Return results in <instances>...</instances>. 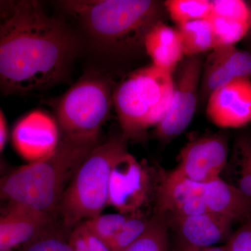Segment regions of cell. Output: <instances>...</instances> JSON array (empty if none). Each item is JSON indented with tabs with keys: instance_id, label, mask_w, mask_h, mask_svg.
<instances>
[{
	"instance_id": "1",
	"label": "cell",
	"mask_w": 251,
	"mask_h": 251,
	"mask_svg": "<svg viewBox=\"0 0 251 251\" xmlns=\"http://www.w3.org/2000/svg\"><path fill=\"white\" fill-rule=\"evenodd\" d=\"M78 50L76 36L39 1H10L0 21V92L21 95L56 85Z\"/></svg>"
},
{
	"instance_id": "2",
	"label": "cell",
	"mask_w": 251,
	"mask_h": 251,
	"mask_svg": "<svg viewBox=\"0 0 251 251\" xmlns=\"http://www.w3.org/2000/svg\"><path fill=\"white\" fill-rule=\"evenodd\" d=\"M59 4L99 49L111 53L143 46L163 11L162 4L153 0H68Z\"/></svg>"
},
{
	"instance_id": "3",
	"label": "cell",
	"mask_w": 251,
	"mask_h": 251,
	"mask_svg": "<svg viewBox=\"0 0 251 251\" xmlns=\"http://www.w3.org/2000/svg\"><path fill=\"white\" fill-rule=\"evenodd\" d=\"M97 145H79L61 138L50 156L11 170L0 177V203L52 217L77 168Z\"/></svg>"
},
{
	"instance_id": "4",
	"label": "cell",
	"mask_w": 251,
	"mask_h": 251,
	"mask_svg": "<svg viewBox=\"0 0 251 251\" xmlns=\"http://www.w3.org/2000/svg\"><path fill=\"white\" fill-rule=\"evenodd\" d=\"M173 75L151 64L135 71L113 91L112 105L126 139L143 138L166 115L174 90Z\"/></svg>"
},
{
	"instance_id": "5",
	"label": "cell",
	"mask_w": 251,
	"mask_h": 251,
	"mask_svg": "<svg viewBox=\"0 0 251 251\" xmlns=\"http://www.w3.org/2000/svg\"><path fill=\"white\" fill-rule=\"evenodd\" d=\"M123 135L99 143L77 168L63 195L58 212L63 226L73 229L103 213L108 206L109 183L115 162L127 150Z\"/></svg>"
},
{
	"instance_id": "6",
	"label": "cell",
	"mask_w": 251,
	"mask_h": 251,
	"mask_svg": "<svg viewBox=\"0 0 251 251\" xmlns=\"http://www.w3.org/2000/svg\"><path fill=\"white\" fill-rule=\"evenodd\" d=\"M110 81L92 72L66 92L57 103V122L61 138L82 145H98L102 126L112 105Z\"/></svg>"
},
{
	"instance_id": "7",
	"label": "cell",
	"mask_w": 251,
	"mask_h": 251,
	"mask_svg": "<svg viewBox=\"0 0 251 251\" xmlns=\"http://www.w3.org/2000/svg\"><path fill=\"white\" fill-rule=\"evenodd\" d=\"M186 58L174 78L170 108L155 126L156 136L163 141L181 134L192 121L197 108L204 60L201 55Z\"/></svg>"
},
{
	"instance_id": "8",
	"label": "cell",
	"mask_w": 251,
	"mask_h": 251,
	"mask_svg": "<svg viewBox=\"0 0 251 251\" xmlns=\"http://www.w3.org/2000/svg\"><path fill=\"white\" fill-rule=\"evenodd\" d=\"M152 189L151 175L128 151L115 162L109 183L108 206L117 212L130 214L140 211Z\"/></svg>"
},
{
	"instance_id": "9",
	"label": "cell",
	"mask_w": 251,
	"mask_h": 251,
	"mask_svg": "<svg viewBox=\"0 0 251 251\" xmlns=\"http://www.w3.org/2000/svg\"><path fill=\"white\" fill-rule=\"evenodd\" d=\"M227 157L228 141L226 135H204L183 147L174 170L188 179L205 184L220 176L227 164Z\"/></svg>"
},
{
	"instance_id": "10",
	"label": "cell",
	"mask_w": 251,
	"mask_h": 251,
	"mask_svg": "<svg viewBox=\"0 0 251 251\" xmlns=\"http://www.w3.org/2000/svg\"><path fill=\"white\" fill-rule=\"evenodd\" d=\"M60 140L57 120L41 110H34L23 117L12 132L16 152L28 163L50 156L58 148Z\"/></svg>"
},
{
	"instance_id": "11",
	"label": "cell",
	"mask_w": 251,
	"mask_h": 251,
	"mask_svg": "<svg viewBox=\"0 0 251 251\" xmlns=\"http://www.w3.org/2000/svg\"><path fill=\"white\" fill-rule=\"evenodd\" d=\"M206 116L222 128H242L251 122V79L231 81L209 96Z\"/></svg>"
},
{
	"instance_id": "12",
	"label": "cell",
	"mask_w": 251,
	"mask_h": 251,
	"mask_svg": "<svg viewBox=\"0 0 251 251\" xmlns=\"http://www.w3.org/2000/svg\"><path fill=\"white\" fill-rule=\"evenodd\" d=\"M155 210L166 216L196 215L208 211L204 184L188 179L173 170L157 185Z\"/></svg>"
},
{
	"instance_id": "13",
	"label": "cell",
	"mask_w": 251,
	"mask_h": 251,
	"mask_svg": "<svg viewBox=\"0 0 251 251\" xmlns=\"http://www.w3.org/2000/svg\"><path fill=\"white\" fill-rule=\"evenodd\" d=\"M166 221L176 233V241L191 247H214L227 243L233 233V222L209 211L191 216H168Z\"/></svg>"
},
{
	"instance_id": "14",
	"label": "cell",
	"mask_w": 251,
	"mask_h": 251,
	"mask_svg": "<svg viewBox=\"0 0 251 251\" xmlns=\"http://www.w3.org/2000/svg\"><path fill=\"white\" fill-rule=\"evenodd\" d=\"M51 223L50 216L7 204L0 214V251L17 250L50 229Z\"/></svg>"
},
{
	"instance_id": "15",
	"label": "cell",
	"mask_w": 251,
	"mask_h": 251,
	"mask_svg": "<svg viewBox=\"0 0 251 251\" xmlns=\"http://www.w3.org/2000/svg\"><path fill=\"white\" fill-rule=\"evenodd\" d=\"M204 200L209 212L232 221H251V199L221 176L204 184Z\"/></svg>"
},
{
	"instance_id": "16",
	"label": "cell",
	"mask_w": 251,
	"mask_h": 251,
	"mask_svg": "<svg viewBox=\"0 0 251 251\" xmlns=\"http://www.w3.org/2000/svg\"><path fill=\"white\" fill-rule=\"evenodd\" d=\"M143 46L152 65L166 72H174L184 57L177 29L162 21L155 24L147 33Z\"/></svg>"
},
{
	"instance_id": "17",
	"label": "cell",
	"mask_w": 251,
	"mask_h": 251,
	"mask_svg": "<svg viewBox=\"0 0 251 251\" xmlns=\"http://www.w3.org/2000/svg\"><path fill=\"white\" fill-rule=\"evenodd\" d=\"M184 57H191L215 49L214 32L209 18L177 25Z\"/></svg>"
},
{
	"instance_id": "18",
	"label": "cell",
	"mask_w": 251,
	"mask_h": 251,
	"mask_svg": "<svg viewBox=\"0 0 251 251\" xmlns=\"http://www.w3.org/2000/svg\"><path fill=\"white\" fill-rule=\"evenodd\" d=\"M123 251H173L166 214L154 210L145 233Z\"/></svg>"
},
{
	"instance_id": "19",
	"label": "cell",
	"mask_w": 251,
	"mask_h": 251,
	"mask_svg": "<svg viewBox=\"0 0 251 251\" xmlns=\"http://www.w3.org/2000/svg\"><path fill=\"white\" fill-rule=\"evenodd\" d=\"M209 57L223 66L234 79H251V53L235 46L213 49Z\"/></svg>"
},
{
	"instance_id": "20",
	"label": "cell",
	"mask_w": 251,
	"mask_h": 251,
	"mask_svg": "<svg viewBox=\"0 0 251 251\" xmlns=\"http://www.w3.org/2000/svg\"><path fill=\"white\" fill-rule=\"evenodd\" d=\"M163 4L177 25L206 19L211 14V1L209 0H168Z\"/></svg>"
},
{
	"instance_id": "21",
	"label": "cell",
	"mask_w": 251,
	"mask_h": 251,
	"mask_svg": "<svg viewBox=\"0 0 251 251\" xmlns=\"http://www.w3.org/2000/svg\"><path fill=\"white\" fill-rule=\"evenodd\" d=\"M214 32L215 49L222 46H235L248 36L251 25L247 23L211 16L209 18Z\"/></svg>"
},
{
	"instance_id": "22",
	"label": "cell",
	"mask_w": 251,
	"mask_h": 251,
	"mask_svg": "<svg viewBox=\"0 0 251 251\" xmlns=\"http://www.w3.org/2000/svg\"><path fill=\"white\" fill-rule=\"evenodd\" d=\"M151 216H145L140 211L129 214L116 237L109 244L111 251H123L139 239L148 228Z\"/></svg>"
},
{
	"instance_id": "23",
	"label": "cell",
	"mask_w": 251,
	"mask_h": 251,
	"mask_svg": "<svg viewBox=\"0 0 251 251\" xmlns=\"http://www.w3.org/2000/svg\"><path fill=\"white\" fill-rule=\"evenodd\" d=\"M129 214L120 212L101 214L82 223L84 227L104 241L108 246L116 237Z\"/></svg>"
},
{
	"instance_id": "24",
	"label": "cell",
	"mask_w": 251,
	"mask_h": 251,
	"mask_svg": "<svg viewBox=\"0 0 251 251\" xmlns=\"http://www.w3.org/2000/svg\"><path fill=\"white\" fill-rule=\"evenodd\" d=\"M210 1L211 16L228 18L251 25V6L249 3L242 0H212Z\"/></svg>"
},
{
	"instance_id": "25",
	"label": "cell",
	"mask_w": 251,
	"mask_h": 251,
	"mask_svg": "<svg viewBox=\"0 0 251 251\" xmlns=\"http://www.w3.org/2000/svg\"><path fill=\"white\" fill-rule=\"evenodd\" d=\"M15 251H73L68 239L52 232L46 231L39 237L25 244Z\"/></svg>"
},
{
	"instance_id": "26",
	"label": "cell",
	"mask_w": 251,
	"mask_h": 251,
	"mask_svg": "<svg viewBox=\"0 0 251 251\" xmlns=\"http://www.w3.org/2000/svg\"><path fill=\"white\" fill-rule=\"evenodd\" d=\"M241 154L240 176L237 188L251 199V153L245 140L239 144Z\"/></svg>"
},
{
	"instance_id": "27",
	"label": "cell",
	"mask_w": 251,
	"mask_h": 251,
	"mask_svg": "<svg viewBox=\"0 0 251 251\" xmlns=\"http://www.w3.org/2000/svg\"><path fill=\"white\" fill-rule=\"evenodd\" d=\"M226 246L227 251H251V220L232 233Z\"/></svg>"
},
{
	"instance_id": "28",
	"label": "cell",
	"mask_w": 251,
	"mask_h": 251,
	"mask_svg": "<svg viewBox=\"0 0 251 251\" xmlns=\"http://www.w3.org/2000/svg\"><path fill=\"white\" fill-rule=\"evenodd\" d=\"M80 226L90 251H111L106 243L86 229L82 224Z\"/></svg>"
},
{
	"instance_id": "29",
	"label": "cell",
	"mask_w": 251,
	"mask_h": 251,
	"mask_svg": "<svg viewBox=\"0 0 251 251\" xmlns=\"http://www.w3.org/2000/svg\"><path fill=\"white\" fill-rule=\"evenodd\" d=\"M68 240L73 251H90L80 225L73 229Z\"/></svg>"
},
{
	"instance_id": "30",
	"label": "cell",
	"mask_w": 251,
	"mask_h": 251,
	"mask_svg": "<svg viewBox=\"0 0 251 251\" xmlns=\"http://www.w3.org/2000/svg\"><path fill=\"white\" fill-rule=\"evenodd\" d=\"M173 251H227V249L226 245L221 246V247L214 246V247H194L186 245L176 241Z\"/></svg>"
},
{
	"instance_id": "31",
	"label": "cell",
	"mask_w": 251,
	"mask_h": 251,
	"mask_svg": "<svg viewBox=\"0 0 251 251\" xmlns=\"http://www.w3.org/2000/svg\"><path fill=\"white\" fill-rule=\"evenodd\" d=\"M7 138V128L3 112L0 110V152L4 148Z\"/></svg>"
},
{
	"instance_id": "32",
	"label": "cell",
	"mask_w": 251,
	"mask_h": 251,
	"mask_svg": "<svg viewBox=\"0 0 251 251\" xmlns=\"http://www.w3.org/2000/svg\"><path fill=\"white\" fill-rule=\"evenodd\" d=\"M10 1H0V21L6 12L8 6H9Z\"/></svg>"
},
{
	"instance_id": "33",
	"label": "cell",
	"mask_w": 251,
	"mask_h": 251,
	"mask_svg": "<svg viewBox=\"0 0 251 251\" xmlns=\"http://www.w3.org/2000/svg\"><path fill=\"white\" fill-rule=\"evenodd\" d=\"M11 170L9 169V166L2 160L0 159V177L4 176L5 174H6Z\"/></svg>"
},
{
	"instance_id": "34",
	"label": "cell",
	"mask_w": 251,
	"mask_h": 251,
	"mask_svg": "<svg viewBox=\"0 0 251 251\" xmlns=\"http://www.w3.org/2000/svg\"><path fill=\"white\" fill-rule=\"evenodd\" d=\"M245 140L246 143H247L248 145V148H249V150H250V152L251 153V139H244Z\"/></svg>"
},
{
	"instance_id": "35",
	"label": "cell",
	"mask_w": 251,
	"mask_h": 251,
	"mask_svg": "<svg viewBox=\"0 0 251 251\" xmlns=\"http://www.w3.org/2000/svg\"><path fill=\"white\" fill-rule=\"evenodd\" d=\"M1 204H2V203H0V214H1V213L4 212L5 206H3Z\"/></svg>"
},
{
	"instance_id": "36",
	"label": "cell",
	"mask_w": 251,
	"mask_h": 251,
	"mask_svg": "<svg viewBox=\"0 0 251 251\" xmlns=\"http://www.w3.org/2000/svg\"><path fill=\"white\" fill-rule=\"evenodd\" d=\"M251 34V28L250 31H249V34H248V35H249V34Z\"/></svg>"
}]
</instances>
